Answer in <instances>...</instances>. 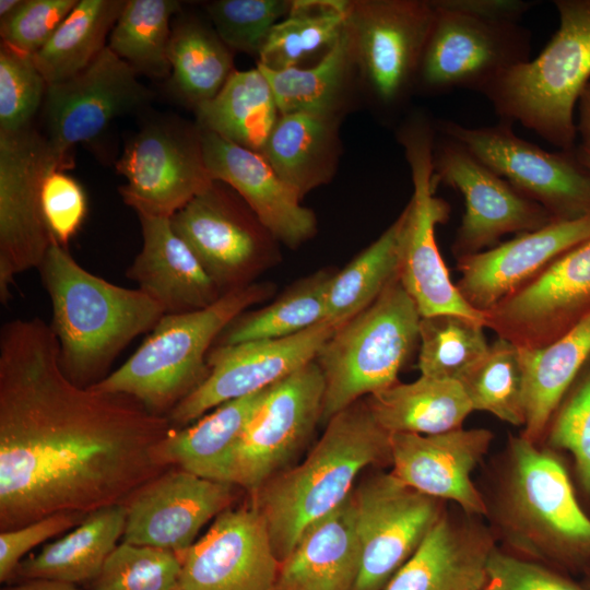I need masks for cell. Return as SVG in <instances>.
Returning a JSON list of instances; mask_svg holds the SVG:
<instances>
[{
  "instance_id": "6da1fadb",
  "label": "cell",
  "mask_w": 590,
  "mask_h": 590,
  "mask_svg": "<svg viewBox=\"0 0 590 590\" xmlns=\"http://www.w3.org/2000/svg\"><path fill=\"white\" fill-rule=\"evenodd\" d=\"M166 416L134 399L70 381L38 317L0 331V531L57 512L125 505L164 468Z\"/></svg>"
},
{
  "instance_id": "7a4b0ae2",
  "label": "cell",
  "mask_w": 590,
  "mask_h": 590,
  "mask_svg": "<svg viewBox=\"0 0 590 590\" xmlns=\"http://www.w3.org/2000/svg\"><path fill=\"white\" fill-rule=\"evenodd\" d=\"M38 270L52 305L50 327L59 343L60 367L79 387L108 376L126 346L151 332L165 315L140 288L88 272L55 238Z\"/></svg>"
},
{
  "instance_id": "3957f363",
  "label": "cell",
  "mask_w": 590,
  "mask_h": 590,
  "mask_svg": "<svg viewBox=\"0 0 590 590\" xmlns=\"http://www.w3.org/2000/svg\"><path fill=\"white\" fill-rule=\"evenodd\" d=\"M390 462V434L365 400L335 414L304 461L270 479L250 500L263 516L274 553L282 562L303 531L343 503L359 473Z\"/></svg>"
},
{
  "instance_id": "277c9868",
  "label": "cell",
  "mask_w": 590,
  "mask_h": 590,
  "mask_svg": "<svg viewBox=\"0 0 590 590\" xmlns=\"http://www.w3.org/2000/svg\"><path fill=\"white\" fill-rule=\"evenodd\" d=\"M497 487L487 515L516 555L558 570L590 573V518L552 450L510 436Z\"/></svg>"
},
{
  "instance_id": "5b68a950",
  "label": "cell",
  "mask_w": 590,
  "mask_h": 590,
  "mask_svg": "<svg viewBox=\"0 0 590 590\" xmlns=\"http://www.w3.org/2000/svg\"><path fill=\"white\" fill-rule=\"evenodd\" d=\"M267 294V285L246 284L206 308L165 314L139 349L91 388L130 397L150 413L167 416L208 377L206 356L215 340Z\"/></svg>"
},
{
  "instance_id": "8992f818",
  "label": "cell",
  "mask_w": 590,
  "mask_h": 590,
  "mask_svg": "<svg viewBox=\"0 0 590 590\" xmlns=\"http://www.w3.org/2000/svg\"><path fill=\"white\" fill-rule=\"evenodd\" d=\"M559 26L543 50L482 95L500 121L519 122L560 150L576 146L574 109L590 78V0H555Z\"/></svg>"
},
{
  "instance_id": "52a82bcc",
  "label": "cell",
  "mask_w": 590,
  "mask_h": 590,
  "mask_svg": "<svg viewBox=\"0 0 590 590\" xmlns=\"http://www.w3.org/2000/svg\"><path fill=\"white\" fill-rule=\"evenodd\" d=\"M421 315L399 279L328 339L315 361L324 379L321 423L398 382L418 345Z\"/></svg>"
},
{
  "instance_id": "ba28073f",
  "label": "cell",
  "mask_w": 590,
  "mask_h": 590,
  "mask_svg": "<svg viewBox=\"0 0 590 590\" xmlns=\"http://www.w3.org/2000/svg\"><path fill=\"white\" fill-rule=\"evenodd\" d=\"M436 126L416 113L399 128L398 140L410 166L413 194L403 210L399 281L421 317L460 315L485 324V315L471 307L450 280L436 240V226L449 219V204L436 197L433 151Z\"/></svg>"
},
{
  "instance_id": "9c48e42d",
  "label": "cell",
  "mask_w": 590,
  "mask_h": 590,
  "mask_svg": "<svg viewBox=\"0 0 590 590\" xmlns=\"http://www.w3.org/2000/svg\"><path fill=\"white\" fill-rule=\"evenodd\" d=\"M73 166L45 134L28 127L0 132V302L17 274L39 268L54 239L42 210V189L54 169Z\"/></svg>"
},
{
  "instance_id": "30bf717a",
  "label": "cell",
  "mask_w": 590,
  "mask_h": 590,
  "mask_svg": "<svg viewBox=\"0 0 590 590\" xmlns=\"http://www.w3.org/2000/svg\"><path fill=\"white\" fill-rule=\"evenodd\" d=\"M434 21L422 54L415 90L440 95L482 94L498 76L530 60L532 33L516 22L494 21L432 1Z\"/></svg>"
},
{
  "instance_id": "8fae6325",
  "label": "cell",
  "mask_w": 590,
  "mask_h": 590,
  "mask_svg": "<svg viewBox=\"0 0 590 590\" xmlns=\"http://www.w3.org/2000/svg\"><path fill=\"white\" fill-rule=\"evenodd\" d=\"M435 125L438 132L461 142L520 193L543 206L554 221L590 213V169L575 149L547 152L519 138L512 123L500 120L479 128L447 119L435 120Z\"/></svg>"
},
{
  "instance_id": "7c38bea8",
  "label": "cell",
  "mask_w": 590,
  "mask_h": 590,
  "mask_svg": "<svg viewBox=\"0 0 590 590\" xmlns=\"http://www.w3.org/2000/svg\"><path fill=\"white\" fill-rule=\"evenodd\" d=\"M434 16L429 0L350 1L346 32L353 59L385 110L400 108L415 90Z\"/></svg>"
},
{
  "instance_id": "4fadbf2b",
  "label": "cell",
  "mask_w": 590,
  "mask_h": 590,
  "mask_svg": "<svg viewBox=\"0 0 590 590\" xmlns=\"http://www.w3.org/2000/svg\"><path fill=\"white\" fill-rule=\"evenodd\" d=\"M116 170L123 202L138 216L170 219L212 184L200 129L170 118L146 123L125 145Z\"/></svg>"
},
{
  "instance_id": "5bb4252c",
  "label": "cell",
  "mask_w": 590,
  "mask_h": 590,
  "mask_svg": "<svg viewBox=\"0 0 590 590\" xmlns=\"http://www.w3.org/2000/svg\"><path fill=\"white\" fill-rule=\"evenodd\" d=\"M437 134L434 181L459 191L465 205L451 247L457 259L495 247L506 234L535 231L554 221L543 206L520 193L461 142Z\"/></svg>"
},
{
  "instance_id": "9a60e30c",
  "label": "cell",
  "mask_w": 590,
  "mask_h": 590,
  "mask_svg": "<svg viewBox=\"0 0 590 590\" xmlns=\"http://www.w3.org/2000/svg\"><path fill=\"white\" fill-rule=\"evenodd\" d=\"M362 560L353 590H384L445 512V502L376 472L353 489Z\"/></svg>"
},
{
  "instance_id": "2e32d148",
  "label": "cell",
  "mask_w": 590,
  "mask_h": 590,
  "mask_svg": "<svg viewBox=\"0 0 590 590\" xmlns=\"http://www.w3.org/2000/svg\"><path fill=\"white\" fill-rule=\"evenodd\" d=\"M323 397L315 359L272 385L236 446L231 483L252 496L282 472L321 423Z\"/></svg>"
},
{
  "instance_id": "e0dca14e",
  "label": "cell",
  "mask_w": 590,
  "mask_h": 590,
  "mask_svg": "<svg viewBox=\"0 0 590 590\" xmlns=\"http://www.w3.org/2000/svg\"><path fill=\"white\" fill-rule=\"evenodd\" d=\"M335 330L322 321L287 338L212 346L208 377L166 417L184 427L224 402L274 385L314 361Z\"/></svg>"
},
{
  "instance_id": "ac0fdd59",
  "label": "cell",
  "mask_w": 590,
  "mask_h": 590,
  "mask_svg": "<svg viewBox=\"0 0 590 590\" xmlns=\"http://www.w3.org/2000/svg\"><path fill=\"white\" fill-rule=\"evenodd\" d=\"M589 315L590 238L485 312V327L520 349H538Z\"/></svg>"
},
{
  "instance_id": "d6986e66",
  "label": "cell",
  "mask_w": 590,
  "mask_h": 590,
  "mask_svg": "<svg viewBox=\"0 0 590 590\" xmlns=\"http://www.w3.org/2000/svg\"><path fill=\"white\" fill-rule=\"evenodd\" d=\"M151 98L138 73L107 46L86 69L47 86L45 137L59 154L72 157L76 144L96 139Z\"/></svg>"
},
{
  "instance_id": "ffe728a7",
  "label": "cell",
  "mask_w": 590,
  "mask_h": 590,
  "mask_svg": "<svg viewBox=\"0 0 590 590\" xmlns=\"http://www.w3.org/2000/svg\"><path fill=\"white\" fill-rule=\"evenodd\" d=\"M176 554L182 590H273L281 564L251 500L221 512L200 539Z\"/></svg>"
},
{
  "instance_id": "44dd1931",
  "label": "cell",
  "mask_w": 590,
  "mask_h": 590,
  "mask_svg": "<svg viewBox=\"0 0 590 590\" xmlns=\"http://www.w3.org/2000/svg\"><path fill=\"white\" fill-rule=\"evenodd\" d=\"M235 487L167 468L126 502L121 542L184 552L210 520L232 507Z\"/></svg>"
},
{
  "instance_id": "7402d4cb",
  "label": "cell",
  "mask_w": 590,
  "mask_h": 590,
  "mask_svg": "<svg viewBox=\"0 0 590 590\" xmlns=\"http://www.w3.org/2000/svg\"><path fill=\"white\" fill-rule=\"evenodd\" d=\"M493 438L486 428L463 427L434 435L390 434L391 473L423 494L452 502L470 516H485L486 500L471 475Z\"/></svg>"
},
{
  "instance_id": "603a6c76",
  "label": "cell",
  "mask_w": 590,
  "mask_h": 590,
  "mask_svg": "<svg viewBox=\"0 0 590 590\" xmlns=\"http://www.w3.org/2000/svg\"><path fill=\"white\" fill-rule=\"evenodd\" d=\"M232 191L214 180L169 219L223 293L247 284L263 248L259 233L263 226L253 222Z\"/></svg>"
},
{
  "instance_id": "cb8c5ba5",
  "label": "cell",
  "mask_w": 590,
  "mask_h": 590,
  "mask_svg": "<svg viewBox=\"0 0 590 590\" xmlns=\"http://www.w3.org/2000/svg\"><path fill=\"white\" fill-rule=\"evenodd\" d=\"M590 238V213L552 221L493 248L457 259L456 286L474 309L487 312L524 286L559 256Z\"/></svg>"
},
{
  "instance_id": "d4e9b609",
  "label": "cell",
  "mask_w": 590,
  "mask_h": 590,
  "mask_svg": "<svg viewBox=\"0 0 590 590\" xmlns=\"http://www.w3.org/2000/svg\"><path fill=\"white\" fill-rule=\"evenodd\" d=\"M204 164L215 181L232 188L275 239L296 248L317 229L315 214L263 155L200 130Z\"/></svg>"
},
{
  "instance_id": "484cf974",
  "label": "cell",
  "mask_w": 590,
  "mask_h": 590,
  "mask_svg": "<svg viewBox=\"0 0 590 590\" xmlns=\"http://www.w3.org/2000/svg\"><path fill=\"white\" fill-rule=\"evenodd\" d=\"M477 518L445 510L384 590H483L496 545Z\"/></svg>"
},
{
  "instance_id": "4316f807",
  "label": "cell",
  "mask_w": 590,
  "mask_h": 590,
  "mask_svg": "<svg viewBox=\"0 0 590 590\" xmlns=\"http://www.w3.org/2000/svg\"><path fill=\"white\" fill-rule=\"evenodd\" d=\"M139 220L142 247L126 275L165 314L203 309L224 294L176 234L169 219L140 215Z\"/></svg>"
},
{
  "instance_id": "83f0119b",
  "label": "cell",
  "mask_w": 590,
  "mask_h": 590,
  "mask_svg": "<svg viewBox=\"0 0 590 590\" xmlns=\"http://www.w3.org/2000/svg\"><path fill=\"white\" fill-rule=\"evenodd\" d=\"M362 551L353 492L310 523L281 562L273 590H353Z\"/></svg>"
},
{
  "instance_id": "f1b7e54d",
  "label": "cell",
  "mask_w": 590,
  "mask_h": 590,
  "mask_svg": "<svg viewBox=\"0 0 590 590\" xmlns=\"http://www.w3.org/2000/svg\"><path fill=\"white\" fill-rule=\"evenodd\" d=\"M270 388L224 402L191 425L173 427L154 449L156 463L164 469L176 467L208 480L231 483L236 446Z\"/></svg>"
},
{
  "instance_id": "f546056e",
  "label": "cell",
  "mask_w": 590,
  "mask_h": 590,
  "mask_svg": "<svg viewBox=\"0 0 590 590\" xmlns=\"http://www.w3.org/2000/svg\"><path fill=\"white\" fill-rule=\"evenodd\" d=\"M125 524V505L94 510L70 532L23 558L9 582L50 579L90 583L122 539Z\"/></svg>"
},
{
  "instance_id": "4dcf8cb0",
  "label": "cell",
  "mask_w": 590,
  "mask_h": 590,
  "mask_svg": "<svg viewBox=\"0 0 590 590\" xmlns=\"http://www.w3.org/2000/svg\"><path fill=\"white\" fill-rule=\"evenodd\" d=\"M520 357L526 416L521 435L539 444L563 399L590 361V315L543 347L520 349Z\"/></svg>"
},
{
  "instance_id": "1f68e13d",
  "label": "cell",
  "mask_w": 590,
  "mask_h": 590,
  "mask_svg": "<svg viewBox=\"0 0 590 590\" xmlns=\"http://www.w3.org/2000/svg\"><path fill=\"white\" fill-rule=\"evenodd\" d=\"M338 115H281L261 155L303 199L332 178L339 154Z\"/></svg>"
},
{
  "instance_id": "d6a6232c",
  "label": "cell",
  "mask_w": 590,
  "mask_h": 590,
  "mask_svg": "<svg viewBox=\"0 0 590 590\" xmlns=\"http://www.w3.org/2000/svg\"><path fill=\"white\" fill-rule=\"evenodd\" d=\"M377 423L389 434H440L461 428L473 412L459 381L421 375L397 382L365 400Z\"/></svg>"
},
{
  "instance_id": "836d02e7",
  "label": "cell",
  "mask_w": 590,
  "mask_h": 590,
  "mask_svg": "<svg viewBox=\"0 0 590 590\" xmlns=\"http://www.w3.org/2000/svg\"><path fill=\"white\" fill-rule=\"evenodd\" d=\"M197 127L261 154L280 111L264 74L235 70L222 90L194 108Z\"/></svg>"
},
{
  "instance_id": "e575fe53",
  "label": "cell",
  "mask_w": 590,
  "mask_h": 590,
  "mask_svg": "<svg viewBox=\"0 0 590 590\" xmlns=\"http://www.w3.org/2000/svg\"><path fill=\"white\" fill-rule=\"evenodd\" d=\"M168 61L169 90L192 109L212 99L235 71L232 50L213 27L196 17L173 24Z\"/></svg>"
},
{
  "instance_id": "d590c367",
  "label": "cell",
  "mask_w": 590,
  "mask_h": 590,
  "mask_svg": "<svg viewBox=\"0 0 590 590\" xmlns=\"http://www.w3.org/2000/svg\"><path fill=\"white\" fill-rule=\"evenodd\" d=\"M404 213L342 270L327 292L326 321L335 329L370 306L399 279Z\"/></svg>"
},
{
  "instance_id": "8d00e7d4",
  "label": "cell",
  "mask_w": 590,
  "mask_h": 590,
  "mask_svg": "<svg viewBox=\"0 0 590 590\" xmlns=\"http://www.w3.org/2000/svg\"><path fill=\"white\" fill-rule=\"evenodd\" d=\"M126 1L79 0L33 60L47 84L66 81L84 69L107 47V37Z\"/></svg>"
},
{
  "instance_id": "74e56055",
  "label": "cell",
  "mask_w": 590,
  "mask_h": 590,
  "mask_svg": "<svg viewBox=\"0 0 590 590\" xmlns=\"http://www.w3.org/2000/svg\"><path fill=\"white\" fill-rule=\"evenodd\" d=\"M353 66L355 62L345 26L321 60L310 68L270 70L257 67L272 88L280 115H338Z\"/></svg>"
},
{
  "instance_id": "f35d334b",
  "label": "cell",
  "mask_w": 590,
  "mask_h": 590,
  "mask_svg": "<svg viewBox=\"0 0 590 590\" xmlns=\"http://www.w3.org/2000/svg\"><path fill=\"white\" fill-rule=\"evenodd\" d=\"M333 274L329 269L318 270L298 280L272 304L239 315L216 345L287 338L326 321L327 292Z\"/></svg>"
},
{
  "instance_id": "ab89813d",
  "label": "cell",
  "mask_w": 590,
  "mask_h": 590,
  "mask_svg": "<svg viewBox=\"0 0 590 590\" xmlns=\"http://www.w3.org/2000/svg\"><path fill=\"white\" fill-rule=\"evenodd\" d=\"M350 1H292L288 14L268 35L258 56V64L284 70L297 64L321 48L328 49L346 26Z\"/></svg>"
},
{
  "instance_id": "60d3db41",
  "label": "cell",
  "mask_w": 590,
  "mask_h": 590,
  "mask_svg": "<svg viewBox=\"0 0 590 590\" xmlns=\"http://www.w3.org/2000/svg\"><path fill=\"white\" fill-rule=\"evenodd\" d=\"M180 8L175 0H127L107 46L138 74L155 79L170 75L172 17Z\"/></svg>"
},
{
  "instance_id": "b9f144b4",
  "label": "cell",
  "mask_w": 590,
  "mask_h": 590,
  "mask_svg": "<svg viewBox=\"0 0 590 590\" xmlns=\"http://www.w3.org/2000/svg\"><path fill=\"white\" fill-rule=\"evenodd\" d=\"M457 381L473 411H484L503 422L523 427V373L517 345L497 337Z\"/></svg>"
},
{
  "instance_id": "7bdbcfd3",
  "label": "cell",
  "mask_w": 590,
  "mask_h": 590,
  "mask_svg": "<svg viewBox=\"0 0 590 590\" xmlns=\"http://www.w3.org/2000/svg\"><path fill=\"white\" fill-rule=\"evenodd\" d=\"M485 324L453 314L421 317L417 368L423 376L458 380L487 351Z\"/></svg>"
},
{
  "instance_id": "ee69618b",
  "label": "cell",
  "mask_w": 590,
  "mask_h": 590,
  "mask_svg": "<svg viewBox=\"0 0 590 590\" xmlns=\"http://www.w3.org/2000/svg\"><path fill=\"white\" fill-rule=\"evenodd\" d=\"M180 570L175 552L120 542L90 590H176Z\"/></svg>"
},
{
  "instance_id": "f6af8a7d",
  "label": "cell",
  "mask_w": 590,
  "mask_h": 590,
  "mask_svg": "<svg viewBox=\"0 0 590 590\" xmlns=\"http://www.w3.org/2000/svg\"><path fill=\"white\" fill-rule=\"evenodd\" d=\"M292 1L219 0L206 4L216 34L231 49L259 52L274 25L290 12Z\"/></svg>"
},
{
  "instance_id": "bcb514c9",
  "label": "cell",
  "mask_w": 590,
  "mask_h": 590,
  "mask_svg": "<svg viewBox=\"0 0 590 590\" xmlns=\"http://www.w3.org/2000/svg\"><path fill=\"white\" fill-rule=\"evenodd\" d=\"M47 82L32 55L1 43L0 49V132H17L31 127L44 105Z\"/></svg>"
},
{
  "instance_id": "7dc6e473",
  "label": "cell",
  "mask_w": 590,
  "mask_h": 590,
  "mask_svg": "<svg viewBox=\"0 0 590 590\" xmlns=\"http://www.w3.org/2000/svg\"><path fill=\"white\" fill-rule=\"evenodd\" d=\"M545 436L552 449L570 453L579 484L590 496V361L556 410Z\"/></svg>"
},
{
  "instance_id": "c3c4849f",
  "label": "cell",
  "mask_w": 590,
  "mask_h": 590,
  "mask_svg": "<svg viewBox=\"0 0 590 590\" xmlns=\"http://www.w3.org/2000/svg\"><path fill=\"white\" fill-rule=\"evenodd\" d=\"M76 3L78 0H24L12 15L1 20L2 44L33 56L46 45Z\"/></svg>"
},
{
  "instance_id": "681fc988",
  "label": "cell",
  "mask_w": 590,
  "mask_h": 590,
  "mask_svg": "<svg viewBox=\"0 0 590 590\" xmlns=\"http://www.w3.org/2000/svg\"><path fill=\"white\" fill-rule=\"evenodd\" d=\"M483 590H589L560 570L494 548Z\"/></svg>"
},
{
  "instance_id": "f907efd6",
  "label": "cell",
  "mask_w": 590,
  "mask_h": 590,
  "mask_svg": "<svg viewBox=\"0 0 590 590\" xmlns=\"http://www.w3.org/2000/svg\"><path fill=\"white\" fill-rule=\"evenodd\" d=\"M42 210L51 236L66 247L86 216L85 191L66 170L54 169L43 184Z\"/></svg>"
},
{
  "instance_id": "816d5d0a",
  "label": "cell",
  "mask_w": 590,
  "mask_h": 590,
  "mask_svg": "<svg viewBox=\"0 0 590 590\" xmlns=\"http://www.w3.org/2000/svg\"><path fill=\"white\" fill-rule=\"evenodd\" d=\"M87 514L57 512L0 533V581L7 583L25 555L49 539L72 530Z\"/></svg>"
},
{
  "instance_id": "f5cc1de1",
  "label": "cell",
  "mask_w": 590,
  "mask_h": 590,
  "mask_svg": "<svg viewBox=\"0 0 590 590\" xmlns=\"http://www.w3.org/2000/svg\"><path fill=\"white\" fill-rule=\"evenodd\" d=\"M446 9L471 14L477 17L516 22L533 8L534 1L526 0H436Z\"/></svg>"
},
{
  "instance_id": "db71d44e",
  "label": "cell",
  "mask_w": 590,
  "mask_h": 590,
  "mask_svg": "<svg viewBox=\"0 0 590 590\" xmlns=\"http://www.w3.org/2000/svg\"><path fill=\"white\" fill-rule=\"evenodd\" d=\"M1 590H82L76 585L50 579L8 582Z\"/></svg>"
},
{
  "instance_id": "11a10c76",
  "label": "cell",
  "mask_w": 590,
  "mask_h": 590,
  "mask_svg": "<svg viewBox=\"0 0 590 590\" xmlns=\"http://www.w3.org/2000/svg\"><path fill=\"white\" fill-rule=\"evenodd\" d=\"M579 121L576 125L583 148L590 150V82L583 87L579 99Z\"/></svg>"
},
{
  "instance_id": "9f6ffc18",
  "label": "cell",
  "mask_w": 590,
  "mask_h": 590,
  "mask_svg": "<svg viewBox=\"0 0 590 590\" xmlns=\"http://www.w3.org/2000/svg\"><path fill=\"white\" fill-rule=\"evenodd\" d=\"M24 0H1L0 1V17L1 20L12 15L22 4Z\"/></svg>"
},
{
  "instance_id": "6f0895ef",
  "label": "cell",
  "mask_w": 590,
  "mask_h": 590,
  "mask_svg": "<svg viewBox=\"0 0 590 590\" xmlns=\"http://www.w3.org/2000/svg\"><path fill=\"white\" fill-rule=\"evenodd\" d=\"M575 152L579 161L590 169V150L578 144Z\"/></svg>"
},
{
  "instance_id": "680465c9",
  "label": "cell",
  "mask_w": 590,
  "mask_h": 590,
  "mask_svg": "<svg viewBox=\"0 0 590 590\" xmlns=\"http://www.w3.org/2000/svg\"><path fill=\"white\" fill-rule=\"evenodd\" d=\"M586 588L590 590V573L588 574V578H587V582H586Z\"/></svg>"
},
{
  "instance_id": "91938a15",
  "label": "cell",
  "mask_w": 590,
  "mask_h": 590,
  "mask_svg": "<svg viewBox=\"0 0 590 590\" xmlns=\"http://www.w3.org/2000/svg\"><path fill=\"white\" fill-rule=\"evenodd\" d=\"M176 590H182V589H181V588L179 587V588H178V589H176Z\"/></svg>"
}]
</instances>
